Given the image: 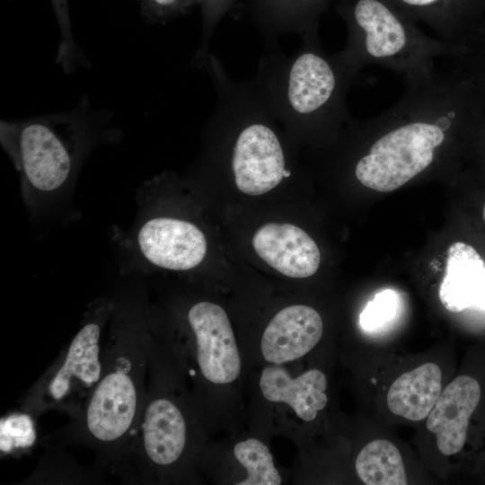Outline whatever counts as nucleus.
Listing matches in <instances>:
<instances>
[{
	"label": "nucleus",
	"instance_id": "nucleus-1",
	"mask_svg": "<svg viewBox=\"0 0 485 485\" xmlns=\"http://www.w3.org/2000/svg\"><path fill=\"white\" fill-rule=\"evenodd\" d=\"M109 326L95 390L80 415L48 440L92 450L96 467L111 472L143 405L151 334L141 304L136 303L114 300Z\"/></svg>",
	"mask_w": 485,
	"mask_h": 485
},
{
	"label": "nucleus",
	"instance_id": "nucleus-2",
	"mask_svg": "<svg viewBox=\"0 0 485 485\" xmlns=\"http://www.w3.org/2000/svg\"><path fill=\"white\" fill-rule=\"evenodd\" d=\"M300 48L286 56L277 42L265 51L251 83L271 114L305 135L331 132L348 117L347 93L359 72L338 55H327L318 31L303 36Z\"/></svg>",
	"mask_w": 485,
	"mask_h": 485
},
{
	"label": "nucleus",
	"instance_id": "nucleus-3",
	"mask_svg": "<svg viewBox=\"0 0 485 485\" xmlns=\"http://www.w3.org/2000/svg\"><path fill=\"white\" fill-rule=\"evenodd\" d=\"M110 120L88 96L63 112L18 121H1V140L25 183L35 190L61 189L72 177L93 142V136Z\"/></svg>",
	"mask_w": 485,
	"mask_h": 485
},
{
	"label": "nucleus",
	"instance_id": "nucleus-4",
	"mask_svg": "<svg viewBox=\"0 0 485 485\" xmlns=\"http://www.w3.org/2000/svg\"><path fill=\"white\" fill-rule=\"evenodd\" d=\"M348 39L337 52L352 69L378 65L404 77L435 69V61L458 57L469 48L432 39L403 19L384 0H340Z\"/></svg>",
	"mask_w": 485,
	"mask_h": 485
},
{
	"label": "nucleus",
	"instance_id": "nucleus-5",
	"mask_svg": "<svg viewBox=\"0 0 485 485\" xmlns=\"http://www.w3.org/2000/svg\"><path fill=\"white\" fill-rule=\"evenodd\" d=\"M114 300L101 298L90 305L70 343L25 392L21 410L31 417L57 411L75 419L84 409L102 373L103 336Z\"/></svg>",
	"mask_w": 485,
	"mask_h": 485
},
{
	"label": "nucleus",
	"instance_id": "nucleus-6",
	"mask_svg": "<svg viewBox=\"0 0 485 485\" xmlns=\"http://www.w3.org/2000/svg\"><path fill=\"white\" fill-rule=\"evenodd\" d=\"M147 377L139 416L111 472L130 484L150 483L176 467L190 439L187 416L179 401L160 390L150 373Z\"/></svg>",
	"mask_w": 485,
	"mask_h": 485
},
{
	"label": "nucleus",
	"instance_id": "nucleus-7",
	"mask_svg": "<svg viewBox=\"0 0 485 485\" xmlns=\"http://www.w3.org/2000/svg\"><path fill=\"white\" fill-rule=\"evenodd\" d=\"M187 322L201 376L215 384L234 382L241 374L242 360L225 311L216 304L200 301L190 307Z\"/></svg>",
	"mask_w": 485,
	"mask_h": 485
},
{
	"label": "nucleus",
	"instance_id": "nucleus-8",
	"mask_svg": "<svg viewBox=\"0 0 485 485\" xmlns=\"http://www.w3.org/2000/svg\"><path fill=\"white\" fill-rule=\"evenodd\" d=\"M137 243L152 264L170 270H189L204 260L207 240L194 224L172 217H154L139 228Z\"/></svg>",
	"mask_w": 485,
	"mask_h": 485
},
{
	"label": "nucleus",
	"instance_id": "nucleus-9",
	"mask_svg": "<svg viewBox=\"0 0 485 485\" xmlns=\"http://www.w3.org/2000/svg\"><path fill=\"white\" fill-rule=\"evenodd\" d=\"M481 397L479 382L466 375L455 377L442 391L426 422L442 454L450 456L462 451L470 419Z\"/></svg>",
	"mask_w": 485,
	"mask_h": 485
},
{
	"label": "nucleus",
	"instance_id": "nucleus-10",
	"mask_svg": "<svg viewBox=\"0 0 485 485\" xmlns=\"http://www.w3.org/2000/svg\"><path fill=\"white\" fill-rule=\"evenodd\" d=\"M323 323L311 306L294 304L281 309L265 328L260 350L264 359L282 365L299 359L321 340Z\"/></svg>",
	"mask_w": 485,
	"mask_h": 485
},
{
	"label": "nucleus",
	"instance_id": "nucleus-11",
	"mask_svg": "<svg viewBox=\"0 0 485 485\" xmlns=\"http://www.w3.org/2000/svg\"><path fill=\"white\" fill-rule=\"evenodd\" d=\"M257 254L279 273L294 278L313 276L321 262L316 242L292 224L268 223L252 238Z\"/></svg>",
	"mask_w": 485,
	"mask_h": 485
},
{
	"label": "nucleus",
	"instance_id": "nucleus-12",
	"mask_svg": "<svg viewBox=\"0 0 485 485\" xmlns=\"http://www.w3.org/2000/svg\"><path fill=\"white\" fill-rule=\"evenodd\" d=\"M438 296L452 313L468 308L485 311V262L474 247L463 242L449 246Z\"/></svg>",
	"mask_w": 485,
	"mask_h": 485
},
{
	"label": "nucleus",
	"instance_id": "nucleus-13",
	"mask_svg": "<svg viewBox=\"0 0 485 485\" xmlns=\"http://www.w3.org/2000/svg\"><path fill=\"white\" fill-rule=\"evenodd\" d=\"M259 384L267 401L287 404L306 422L315 419L328 403L327 377L316 368L293 377L281 365L272 364L262 370Z\"/></svg>",
	"mask_w": 485,
	"mask_h": 485
},
{
	"label": "nucleus",
	"instance_id": "nucleus-14",
	"mask_svg": "<svg viewBox=\"0 0 485 485\" xmlns=\"http://www.w3.org/2000/svg\"><path fill=\"white\" fill-rule=\"evenodd\" d=\"M327 0H249L251 20L261 31L265 42L296 33L303 36L318 31V17Z\"/></svg>",
	"mask_w": 485,
	"mask_h": 485
},
{
	"label": "nucleus",
	"instance_id": "nucleus-15",
	"mask_svg": "<svg viewBox=\"0 0 485 485\" xmlns=\"http://www.w3.org/2000/svg\"><path fill=\"white\" fill-rule=\"evenodd\" d=\"M442 371L432 362L399 375L386 394L388 410L410 421L427 419L442 392Z\"/></svg>",
	"mask_w": 485,
	"mask_h": 485
},
{
	"label": "nucleus",
	"instance_id": "nucleus-16",
	"mask_svg": "<svg viewBox=\"0 0 485 485\" xmlns=\"http://www.w3.org/2000/svg\"><path fill=\"white\" fill-rule=\"evenodd\" d=\"M355 469L366 485H405L408 483L402 456L397 446L386 439H375L358 453Z\"/></svg>",
	"mask_w": 485,
	"mask_h": 485
},
{
	"label": "nucleus",
	"instance_id": "nucleus-17",
	"mask_svg": "<svg viewBox=\"0 0 485 485\" xmlns=\"http://www.w3.org/2000/svg\"><path fill=\"white\" fill-rule=\"evenodd\" d=\"M236 460L245 468L246 478L237 485H279L281 476L269 447L257 438H247L234 446Z\"/></svg>",
	"mask_w": 485,
	"mask_h": 485
},
{
	"label": "nucleus",
	"instance_id": "nucleus-18",
	"mask_svg": "<svg viewBox=\"0 0 485 485\" xmlns=\"http://www.w3.org/2000/svg\"><path fill=\"white\" fill-rule=\"evenodd\" d=\"M50 2L60 33L57 64L66 75L74 73L79 67H91L90 61L84 56L74 38L68 0H50Z\"/></svg>",
	"mask_w": 485,
	"mask_h": 485
},
{
	"label": "nucleus",
	"instance_id": "nucleus-19",
	"mask_svg": "<svg viewBox=\"0 0 485 485\" xmlns=\"http://www.w3.org/2000/svg\"><path fill=\"white\" fill-rule=\"evenodd\" d=\"M397 305L398 298L393 290L378 292L360 313L361 327L367 331L379 330L394 317Z\"/></svg>",
	"mask_w": 485,
	"mask_h": 485
},
{
	"label": "nucleus",
	"instance_id": "nucleus-20",
	"mask_svg": "<svg viewBox=\"0 0 485 485\" xmlns=\"http://www.w3.org/2000/svg\"><path fill=\"white\" fill-rule=\"evenodd\" d=\"M140 13L149 24L166 23L189 13L197 0H137Z\"/></svg>",
	"mask_w": 485,
	"mask_h": 485
},
{
	"label": "nucleus",
	"instance_id": "nucleus-21",
	"mask_svg": "<svg viewBox=\"0 0 485 485\" xmlns=\"http://www.w3.org/2000/svg\"><path fill=\"white\" fill-rule=\"evenodd\" d=\"M236 0H197V4L201 11L202 35L200 44L195 55H202L207 51L208 43L215 30L230 11Z\"/></svg>",
	"mask_w": 485,
	"mask_h": 485
},
{
	"label": "nucleus",
	"instance_id": "nucleus-22",
	"mask_svg": "<svg viewBox=\"0 0 485 485\" xmlns=\"http://www.w3.org/2000/svg\"><path fill=\"white\" fill-rule=\"evenodd\" d=\"M467 47L470 54L485 69V26L478 25L472 34Z\"/></svg>",
	"mask_w": 485,
	"mask_h": 485
},
{
	"label": "nucleus",
	"instance_id": "nucleus-23",
	"mask_svg": "<svg viewBox=\"0 0 485 485\" xmlns=\"http://www.w3.org/2000/svg\"><path fill=\"white\" fill-rule=\"evenodd\" d=\"M482 215H483V219H484V221H485V204H484V207H483Z\"/></svg>",
	"mask_w": 485,
	"mask_h": 485
},
{
	"label": "nucleus",
	"instance_id": "nucleus-24",
	"mask_svg": "<svg viewBox=\"0 0 485 485\" xmlns=\"http://www.w3.org/2000/svg\"><path fill=\"white\" fill-rule=\"evenodd\" d=\"M483 125H485V117H484V119H483V122H482Z\"/></svg>",
	"mask_w": 485,
	"mask_h": 485
}]
</instances>
